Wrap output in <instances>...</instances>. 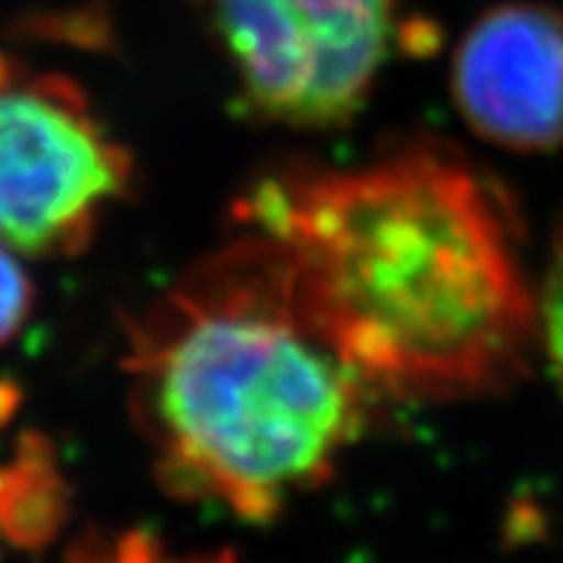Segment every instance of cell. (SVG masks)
I'll return each instance as SVG.
<instances>
[{"mask_svg": "<svg viewBox=\"0 0 563 563\" xmlns=\"http://www.w3.org/2000/svg\"><path fill=\"white\" fill-rule=\"evenodd\" d=\"M132 172L126 143L75 80L9 57L0 71V241L29 257L80 255L129 195Z\"/></svg>", "mask_w": 563, "mask_h": 563, "instance_id": "277c9868", "label": "cell"}, {"mask_svg": "<svg viewBox=\"0 0 563 563\" xmlns=\"http://www.w3.org/2000/svg\"><path fill=\"white\" fill-rule=\"evenodd\" d=\"M66 523V484L46 441L26 435L0 464V541L23 552L49 547Z\"/></svg>", "mask_w": 563, "mask_h": 563, "instance_id": "8992f818", "label": "cell"}, {"mask_svg": "<svg viewBox=\"0 0 563 563\" xmlns=\"http://www.w3.org/2000/svg\"><path fill=\"white\" fill-rule=\"evenodd\" d=\"M450 78L457 114L481 141L509 152L563 146V9L512 0L481 12Z\"/></svg>", "mask_w": 563, "mask_h": 563, "instance_id": "5b68a950", "label": "cell"}, {"mask_svg": "<svg viewBox=\"0 0 563 563\" xmlns=\"http://www.w3.org/2000/svg\"><path fill=\"white\" fill-rule=\"evenodd\" d=\"M241 232L129 323L123 366L161 484L272 521L329 481L375 395L309 321L269 243Z\"/></svg>", "mask_w": 563, "mask_h": 563, "instance_id": "7a4b0ae2", "label": "cell"}, {"mask_svg": "<svg viewBox=\"0 0 563 563\" xmlns=\"http://www.w3.org/2000/svg\"><path fill=\"white\" fill-rule=\"evenodd\" d=\"M538 321H541V355L552 378L563 389V223L552 241V255L538 284Z\"/></svg>", "mask_w": 563, "mask_h": 563, "instance_id": "ba28073f", "label": "cell"}, {"mask_svg": "<svg viewBox=\"0 0 563 563\" xmlns=\"http://www.w3.org/2000/svg\"><path fill=\"white\" fill-rule=\"evenodd\" d=\"M246 107L289 129L352 121L400 35V0H184Z\"/></svg>", "mask_w": 563, "mask_h": 563, "instance_id": "3957f363", "label": "cell"}, {"mask_svg": "<svg viewBox=\"0 0 563 563\" xmlns=\"http://www.w3.org/2000/svg\"><path fill=\"white\" fill-rule=\"evenodd\" d=\"M35 309V284L18 261V252L0 241V350L21 335Z\"/></svg>", "mask_w": 563, "mask_h": 563, "instance_id": "9c48e42d", "label": "cell"}, {"mask_svg": "<svg viewBox=\"0 0 563 563\" xmlns=\"http://www.w3.org/2000/svg\"><path fill=\"white\" fill-rule=\"evenodd\" d=\"M235 218L269 243L309 321L375 398H486L541 355L518 209L450 143L275 169Z\"/></svg>", "mask_w": 563, "mask_h": 563, "instance_id": "6da1fadb", "label": "cell"}, {"mask_svg": "<svg viewBox=\"0 0 563 563\" xmlns=\"http://www.w3.org/2000/svg\"><path fill=\"white\" fill-rule=\"evenodd\" d=\"M66 563H232L227 552L214 555L172 558L152 532L126 529V532H89L66 555Z\"/></svg>", "mask_w": 563, "mask_h": 563, "instance_id": "52a82bcc", "label": "cell"}]
</instances>
